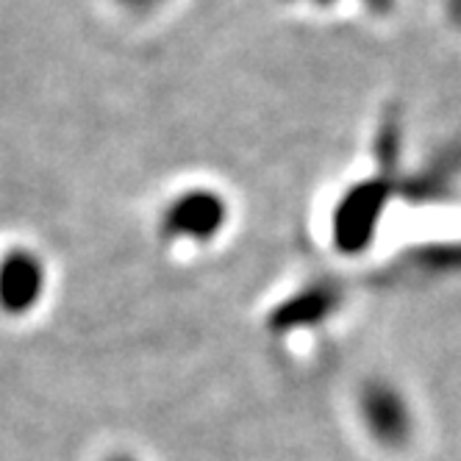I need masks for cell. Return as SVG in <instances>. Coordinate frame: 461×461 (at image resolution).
<instances>
[{"instance_id": "cell-1", "label": "cell", "mask_w": 461, "mask_h": 461, "mask_svg": "<svg viewBox=\"0 0 461 461\" xmlns=\"http://www.w3.org/2000/svg\"><path fill=\"white\" fill-rule=\"evenodd\" d=\"M45 289V267L31 250H12L0 261V309L9 314L31 312Z\"/></svg>"}, {"instance_id": "cell-2", "label": "cell", "mask_w": 461, "mask_h": 461, "mask_svg": "<svg viewBox=\"0 0 461 461\" xmlns=\"http://www.w3.org/2000/svg\"><path fill=\"white\" fill-rule=\"evenodd\" d=\"M361 414L367 420L370 434L384 445H403L411 434V414L398 389L389 384H370L361 394Z\"/></svg>"}, {"instance_id": "cell-3", "label": "cell", "mask_w": 461, "mask_h": 461, "mask_svg": "<svg viewBox=\"0 0 461 461\" xmlns=\"http://www.w3.org/2000/svg\"><path fill=\"white\" fill-rule=\"evenodd\" d=\"M384 201H386V189L381 184L358 186L356 192L345 197L337 212V222H334L337 242L342 250H361L373 240Z\"/></svg>"}, {"instance_id": "cell-4", "label": "cell", "mask_w": 461, "mask_h": 461, "mask_svg": "<svg viewBox=\"0 0 461 461\" xmlns=\"http://www.w3.org/2000/svg\"><path fill=\"white\" fill-rule=\"evenodd\" d=\"M225 222V206L212 192H189L167 212V230L186 240H209Z\"/></svg>"}, {"instance_id": "cell-5", "label": "cell", "mask_w": 461, "mask_h": 461, "mask_svg": "<svg viewBox=\"0 0 461 461\" xmlns=\"http://www.w3.org/2000/svg\"><path fill=\"white\" fill-rule=\"evenodd\" d=\"M337 306H339V292L334 286L328 284L309 286L273 312V328L276 331H292V328L317 325Z\"/></svg>"}, {"instance_id": "cell-6", "label": "cell", "mask_w": 461, "mask_h": 461, "mask_svg": "<svg viewBox=\"0 0 461 461\" xmlns=\"http://www.w3.org/2000/svg\"><path fill=\"white\" fill-rule=\"evenodd\" d=\"M117 461H131V458H117Z\"/></svg>"}]
</instances>
